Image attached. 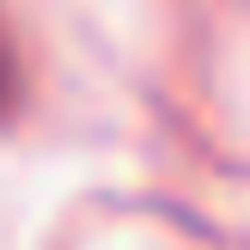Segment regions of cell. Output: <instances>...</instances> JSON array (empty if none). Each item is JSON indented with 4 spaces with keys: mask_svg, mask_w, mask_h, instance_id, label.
<instances>
[{
    "mask_svg": "<svg viewBox=\"0 0 250 250\" xmlns=\"http://www.w3.org/2000/svg\"><path fill=\"white\" fill-rule=\"evenodd\" d=\"M0 92H6V55H0Z\"/></svg>",
    "mask_w": 250,
    "mask_h": 250,
    "instance_id": "1",
    "label": "cell"
}]
</instances>
